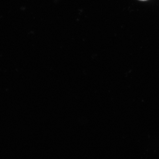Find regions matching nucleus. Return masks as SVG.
I'll return each instance as SVG.
<instances>
[{
    "mask_svg": "<svg viewBox=\"0 0 159 159\" xmlns=\"http://www.w3.org/2000/svg\"><path fill=\"white\" fill-rule=\"evenodd\" d=\"M140 1H147V0H140Z\"/></svg>",
    "mask_w": 159,
    "mask_h": 159,
    "instance_id": "nucleus-1",
    "label": "nucleus"
}]
</instances>
